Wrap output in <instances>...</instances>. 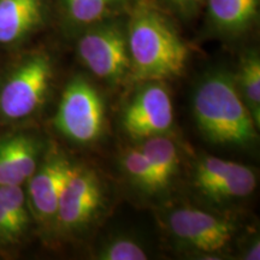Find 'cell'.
<instances>
[{"mask_svg": "<svg viewBox=\"0 0 260 260\" xmlns=\"http://www.w3.org/2000/svg\"><path fill=\"white\" fill-rule=\"evenodd\" d=\"M235 83L255 125L260 124V58L256 51L243 54Z\"/></svg>", "mask_w": 260, "mask_h": 260, "instance_id": "2e32d148", "label": "cell"}, {"mask_svg": "<svg viewBox=\"0 0 260 260\" xmlns=\"http://www.w3.org/2000/svg\"><path fill=\"white\" fill-rule=\"evenodd\" d=\"M193 182L205 198L223 203L249 197L255 190L256 176L247 165L204 155L195 165Z\"/></svg>", "mask_w": 260, "mask_h": 260, "instance_id": "ba28073f", "label": "cell"}, {"mask_svg": "<svg viewBox=\"0 0 260 260\" xmlns=\"http://www.w3.org/2000/svg\"><path fill=\"white\" fill-rule=\"evenodd\" d=\"M74 167L63 152L51 149L28 180L29 210L38 222L54 224L58 203Z\"/></svg>", "mask_w": 260, "mask_h": 260, "instance_id": "30bf717a", "label": "cell"}, {"mask_svg": "<svg viewBox=\"0 0 260 260\" xmlns=\"http://www.w3.org/2000/svg\"><path fill=\"white\" fill-rule=\"evenodd\" d=\"M243 258L247 260H259L260 259V245L259 240H254L251 245L246 247L243 253Z\"/></svg>", "mask_w": 260, "mask_h": 260, "instance_id": "44dd1931", "label": "cell"}, {"mask_svg": "<svg viewBox=\"0 0 260 260\" xmlns=\"http://www.w3.org/2000/svg\"><path fill=\"white\" fill-rule=\"evenodd\" d=\"M122 162L126 177L138 189L147 194L160 191L153 168L140 146L128 149L123 155Z\"/></svg>", "mask_w": 260, "mask_h": 260, "instance_id": "e0dca14e", "label": "cell"}, {"mask_svg": "<svg viewBox=\"0 0 260 260\" xmlns=\"http://www.w3.org/2000/svg\"><path fill=\"white\" fill-rule=\"evenodd\" d=\"M77 53L96 77L119 83L130 71L126 25L106 18L92 24L77 42Z\"/></svg>", "mask_w": 260, "mask_h": 260, "instance_id": "277c9868", "label": "cell"}, {"mask_svg": "<svg viewBox=\"0 0 260 260\" xmlns=\"http://www.w3.org/2000/svg\"><path fill=\"white\" fill-rule=\"evenodd\" d=\"M260 0H206L210 23L226 38L243 35L254 25Z\"/></svg>", "mask_w": 260, "mask_h": 260, "instance_id": "4fadbf2b", "label": "cell"}, {"mask_svg": "<svg viewBox=\"0 0 260 260\" xmlns=\"http://www.w3.org/2000/svg\"><path fill=\"white\" fill-rule=\"evenodd\" d=\"M147 258V252L141 243L123 236L109 240L98 253V259L102 260H145Z\"/></svg>", "mask_w": 260, "mask_h": 260, "instance_id": "d6986e66", "label": "cell"}, {"mask_svg": "<svg viewBox=\"0 0 260 260\" xmlns=\"http://www.w3.org/2000/svg\"><path fill=\"white\" fill-rule=\"evenodd\" d=\"M153 168L160 191L168 189L180 170L178 148L165 135H155L145 139L140 146Z\"/></svg>", "mask_w": 260, "mask_h": 260, "instance_id": "9a60e30c", "label": "cell"}, {"mask_svg": "<svg viewBox=\"0 0 260 260\" xmlns=\"http://www.w3.org/2000/svg\"><path fill=\"white\" fill-rule=\"evenodd\" d=\"M177 16L191 19L200 12L206 0H162Z\"/></svg>", "mask_w": 260, "mask_h": 260, "instance_id": "ffe728a7", "label": "cell"}, {"mask_svg": "<svg viewBox=\"0 0 260 260\" xmlns=\"http://www.w3.org/2000/svg\"><path fill=\"white\" fill-rule=\"evenodd\" d=\"M44 0H0V44L23 40L44 21Z\"/></svg>", "mask_w": 260, "mask_h": 260, "instance_id": "7c38bea8", "label": "cell"}, {"mask_svg": "<svg viewBox=\"0 0 260 260\" xmlns=\"http://www.w3.org/2000/svg\"><path fill=\"white\" fill-rule=\"evenodd\" d=\"M105 200V187L98 172L75 165L58 203L53 225L67 235L81 234L99 217Z\"/></svg>", "mask_w": 260, "mask_h": 260, "instance_id": "8992f818", "label": "cell"}, {"mask_svg": "<svg viewBox=\"0 0 260 260\" xmlns=\"http://www.w3.org/2000/svg\"><path fill=\"white\" fill-rule=\"evenodd\" d=\"M54 126L80 145L98 141L105 130V105L98 89L82 76L69 81L59 100Z\"/></svg>", "mask_w": 260, "mask_h": 260, "instance_id": "3957f363", "label": "cell"}, {"mask_svg": "<svg viewBox=\"0 0 260 260\" xmlns=\"http://www.w3.org/2000/svg\"><path fill=\"white\" fill-rule=\"evenodd\" d=\"M165 223L177 242L204 254L225 251L236 233V225L229 219L190 206L170 211Z\"/></svg>", "mask_w": 260, "mask_h": 260, "instance_id": "52a82bcc", "label": "cell"}, {"mask_svg": "<svg viewBox=\"0 0 260 260\" xmlns=\"http://www.w3.org/2000/svg\"><path fill=\"white\" fill-rule=\"evenodd\" d=\"M193 115L200 133L216 145L248 147L258 139L251 112L229 71L205 75L193 94Z\"/></svg>", "mask_w": 260, "mask_h": 260, "instance_id": "7a4b0ae2", "label": "cell"}, {"mask_svg": "<svg viewBox=\"0 0 260 260\" xmlns=\"http://www.w3.org/2000/svg\"><path fill=\"white\" fill-rule=\"evenodd\" d=\"M122 0H64L68 15L79 24H94L103 21Z\"/></svg>", "mask_w": 260, "mask_h": 260, "instance_id": "ac0fdd59", "label": "cell"}, {"mask_svg": "<svg viewBox=\"0 0 260 260\" xmlns=\"http://www.w3.org/2000/svg\"><path fill=\"white\" fill-rule=\"evenodd\" d=\"M130 73L139 81H164L186 69L189 50L167 16L140 2L126 24Z\"/></svg>", "mask_w": 260, "mask_h": 260, "instance_id": "6da1fadb", "label": "cell"}, {"mask_svg": "<svg viewBox=\"0 0 260 260\" xmlns=\"http://www.w3.org/2000/svg\"><path fill=\"white\" fill-rule=\"evenodd\" d=\"M29 224L30 210L22 186L0 187V243H18L27 234Z\"/></svg>", "mask_w": 260, "mask_h": 260, "instance_id": "5bb4252c", "label": "cell"}, {"mask_svg": "<svg viewBox=\"0 0 260 260\" xmlns=\"http://www.w3.org/2000/svg\"><path fill=\"white\" fill-rule=\"evenodd\" d=\"M122 124L134 139L167 134L174 124V106L167 87L159 81H148L125 107Z\"/></svg>", "mask_w": 260, "mask_h": 260, "instance_id": "9c48e42d", "label": "cell"}, {"mask_svg": "<svg viewBox=\"0 0 260 260\" xmlns=\"http://www.w3.org/2000/svg\"><path fill=\"white\" fill-rule=\"evenodd\" d=\"M41 145L34 135L12 134L0 139V187L23 186L39 167Z\"/></svg>", "mask_w": 260, "mask_h": 260, "instance_id": "8fae6325", "label": "cell"}, {"mask_svg": "<svg viewBox=\"0 0 260 260\" xmlns=\"http://www.w3.org/2000/svg\"><path fill=\"white\" fill-rule=\"evenodd\" d=\"M53 69L50 58L34 54L9 75L0 89V115L9 121L30 117L46 100Z\"/></svg>", "mask_w": 260, "mask_h": 260, "instance_id": "5b68a950", "label": "cell"}]
</instances>
